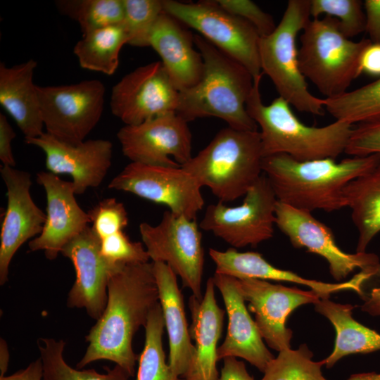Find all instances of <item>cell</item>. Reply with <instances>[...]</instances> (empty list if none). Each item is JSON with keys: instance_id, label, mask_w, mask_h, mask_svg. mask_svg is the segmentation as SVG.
Returning a JSON list of instances; mask_svg holds the SVG:
<instances>
[{"instance_id": "obj_14", "label": "cell", "mask_w": 380, "mask_h": 380, "mask_svg": "<svg viewBox=\"0 0 380 380\" xmlns=\"http://www.w3.org/2000/svg\"><path fill=\"white\" fill-rule=\"evenodd\" d=\"M117 137L123 155L133 163L178 167L193 156L188 122L176 112L125 125Z\"/></svg>"}, {"instance_id": "obj_13", "label": "cell", "mask_w": 380, "mask_h": 380, "mask_svg": "<svg viewBox=\"0 0 380 380\" xmlns=\"http://www.w3.org/2000/svg\"><path fill=\"white\" fill-rule=\"evenodd\" d=\"M179 95L161 61H155L136 68L113 87L110 107L125 125H135L176 112Z\"/></svg>"}, {"instance_id": "obj_30", "label": "cell", "mask_w": 380, "mask_h": 380, "mask_svg": "<svg viewBox=\"0 0 380 380\" xmlns=\"http://www.w3.org/2000/svg\"><path fill=\"white\" fill-rule=\"evenodd\" d=\"M322 102L336 120L351 125L380 120V77L340 96L322 99Z\"/></svg>"}, {"instance_id": "obj_46", "label": "cell", "mask_w": 380, "mask_h": 380, "mask_svg": "<svg viewBox=\"0 0 380 380\" xmlns=\"http://www.w3.org/2000/svg\"><path fill=\"white\" fill-rule=\"evenodd\" d=\"M362 299L364 302L360 306L362 311L372 316H380V287L372 289Z\"/></svg>"}, {"instance_id": "obj_33", "label": "cell", "mask_w": 380, "mask_h": 380, "mask_svg": "<svg viewBox=\"0 0 380 380\" xmlns=\"http://www.w3.org/2000/svg\"><path fill=\"white\" fill-rule=\"evenodd\" d=\"M56 8L79 24L82 35L124 20L123 0H58Z\"/></svg>"}, {"instance_id": "obj_12", "label": "cell", "mask_w": 380, "mask_h": 380, "mask_svg": "<svg viewBox=\"0 0 380 380\" xmlns=\"http://www.w3.org/2000/svg\"><path fill=\"white\" fill-rule=\"evenodd\" d=\"M108 188L165 205L174 214L192 220L204 205L202 186L181 166L131 162L113 177Z\"/></svg>"}, {"instance_id": "obj_1", "label": "cell", "mask_w": 380, "mask_h": 380, "mask_svg": "<svg viewBox=\"0 0 380 380\" xmlns=\"http://www.w3.org/2000/svg\"><path fill=\"white\" fill-rule=\"evenodd\" d=\"M158 303L153 262L126 264L118 269L108 282L105 310L86 336L89 344L77 368L106 360L134 376L139 356L132 340Z\"/></svg>"}, {"instance_id": "obj_26", "label": "cell", "mask_w": 380, "mask_h": 380, "mask_svg": "<svg viewBox=\"0 0 380 380\" xmlns=\"http://www.w3.org/2000/svg\"><path fill=\"white\" fill-rule=\"evenodd\" d=\"M37 63L27 61L7 67L0 64V104L11 115L25 139L34 138L44 132L33 76Z\"/></svg>"}, {"instance_id": "obj_11", "label": "cell", "mask_w": 380, "mask_h": 380, "mask_svg": "<svg viewBox=\"0 0 380 380\" xmlns=\"http://www.w3.org/2000/svg\"><path fill=\"white\" fill-rule=\"evenodd\" d=\"M244 196L242 204L234 207L221 201L209 205L200 228L212 232L233 248L255 247L270 239L278 201L263 173Z\"/></svg>"}, {"instance_id": "obj_31", "label": "cell", "mask_w": 380, "mask_h": 380, "mask_svg": "<svg viewBox=\"0 0 380 380\" xmlns=\"http://www.w3.org/2000/svg\"><path fill=\"white\" fill-rule=\"evenodd\" d=\"M37 344L43 366L42 380H129L131 377L117 365L113 369L105 367V373L70 367L63 358L65 342L61 339L40 338Z\"/></svg>"}, {"instance_id": "obj_47", "label": "cell", "mask_w": 380, "mask_h": 380, "mask_svg": "<svg viewBox=\"0 0 380 380\" xmlns=\"http://www.w3.org/2000/svg\"><path fill=\"white\" fill-rule=\"evenodd\" d=\"M9 363V352L6 342L0 339V376H5Z\"/></svg>"}, {"instance_id": "obj_39", "label": "cell", "mask_w": 380, "mask_h": 380, "mask_svg": "<svg viewBox=\"0 0 380 380\" xmlns=\"http://www.w3.org/2000/svg\"><path fill=\"white\" fill-rule=\"evenodd\" d=\"M225 11L250 23L260 37L270 34L277 25L272 16L250 0H215Z\"/></svg>"}, {"instance_id": "obj_36", "label": "cell", "mask_w": 380, "mask_h": 380, "mask_svg": "<svg viewBox=\"0 0 380 380\" xmlns=\"http://www.w3.org/2000/svg\"><path fill=\"white\" fill-rule=\"evenodd\" d=\"M335 18L348 39L365 31L366 16L363 3L359 0H310V15Z\"/></svg>"}, {"instance_id": "obj_44", "label": "cell", "mask_w": 380, "mask_h": 380, "mask_svg": "<svg viewBox=\"0 0 380 380\" xmlns=\"http://www.w3.org/2000/svg\"><path fill=\"white\" fill-rule=\"evenodd\" d=\"M218 380H255L248 372L243 361L236 357H229L223 359Z\"/></svg>"}, {"instance_id": "obj_16", "label": "cell", "mask_w": 380, "mask_h": 380, "mask_svg": "<svg viewBox=\"0 0 380 380\" xmlns=\"http://www.w3.org/2000/svg\"><path fill=\"white\" fill-rule=\"evenodd\" d=\"M238 280L262 339L278 352L291 348L293 331L286 327L289 316L300 305L316 303L321 298L319 294L311 289L304 291L262 279Z\"/></svg>"}, {"instance_id": "obj_7", "label": "cell", "mask_w": 380, "mask_h": 380, "mask_svg": "<svg viewBox=\"0 0 380 380\" xmlns=\"http://www.w3.org/2000/svg\"><path fill=\"white\" fill-rule=\"evenodd\" d=\"M310 16V0H289L274 31L260 37L259 56L262 72L270 78L279 96L300 112L322 115V99L309 91L298 59L296 37Z\"/></svg>"}, {"instance_id": "obj_18", "label": "cell", "mask_w": 380, "mask_h": 380, "mask_svg": "<svg viewBox=\"0 0 380 380\" xmlns=\"http://www.w3.org/2000/svg\"><path fill=\"white\" fill-rule=\"evenodd\" d=\"M0 173L7 197L0 234V284L4 285L8 281L14 255L23 243L40 234L46 222V213L31 196L30 173L4 165Z\"/></svg>"}, {"instance_id": "obj_37", "label": "cell", "mask_w": 380, "mask_h": 380, "mask_svg": "<svg viewBox=\"0 0 380 380\" xmlns=\"http://www.w3.org/2000/svg\"><path fill=\"white\" fill-rule=\"evenodd\" d=\"M88 214L92 224L91 229L100 240L123 231L129 222L124 205L114 198L101 201Z\"/></svg>"}, {"instance_id": "obj_17", "label": "cell", "mask_w": 380, "mask_h": 380, "mask_svg": "<svg viewBox=\"0 0 380 380\" xmlns=\"http://www.w3.org/2000/svg\"><path fill=\"white\" fill-rule=\"evenodd\" d=\"M61 253L72 262L76 274L67 305L84 308L89 316L97 320L107 303L110 278L124 265L113 263L102 255L101 240L89 226L68 242Z\"/></svg>"}, {"instance_id": "obj_2", "label": "cell", "mask_w": 380, "mask_h": 380, "mask_svg": "<svg viewBox=\"0 0 380 380\" xmlns=\"http://www.w3.org/2000/svg\"><path fill=\"white\" fill-rule=\"evenodd\" d=\"M380 154L297 160L286 154L263 158L262 173L278 201L312 213L333 212L346 207L345 187L373 168Z\"/></svg>"}, {"instance_id": "obj_19", "label": "cell", "mask_w": 380, "mask_h": 380, "mask_svg": "<svg viewBox=\"0 0 380 380\" xmlns=\"http://www.w3.org/2000/svg\"><path fill=\"white\" fill-rule=\"evenodd\" d=\"M25 142L44 151L49 172L71 176L76 195L99 186L111 167L113 144L106 139H88L71 144L45 132L37 137L25 139Z\"/></svg>"}, {"instance_id": "obj_42", "label": "cell", "mask_w": 380, "mask_h": 380, "mask_svg": "<svg viewBox=\"0 0 380 380\" xmlns=\"http://www.w3.org/2000/svg\"><path fill=\"white\" fill-rule=\"evenodd\" d=\"M365 32L372 43L380 44V0H365Z\"/></svg>"}, {"instance_id": "obj_43", "label": "cell", "mask_w": 380, "mask_h": 380, "mask_svg": "<svg viewBox=\"0 0 380 380\" xmlns=\"http://www.w3.org/2000/svg\"><path fill=\"white\" fill-rule=\"evenodd\" d=\"M360 74L380 77V44L370 42L360 58Z\"/></svg>"}, {"instance_id": "obj_3", "label": "cell", "mask_w": 380, "mask_h": 380, "mask_svg": "<svg viewBox=\"0 0 380 380\" xmlns=\"http://www.w3.org/2000/svg\"><path fill=\"white\" fill-rule=\"evenodd\" d=\"M194 41L203 60V72L196 84L179 91L176 113L187 122L215 117L236 129L258 131L246 110L253 75L200 34H194Z\"/></svg>"}, {"instance_id": "obj_34", "label": "cell", "mask_w": 380, "mask_h": 380, "mask_svg": "<svg viewBox=\"0 0 380 380\" xmlns=\"http://www.w3.org/2000/svg\"><path fill=\"white\" fill-rule=\"evenodd\" d=\"M312 352L306 344L298 349L279 352L268 365L260 380H327L322 374L324 360H312Z\"/></svg>"}, {"instance_id": "obj_21", "label": "cell", "mask_w": 380, "mask_h": 380, "mask_svg": "<svg viewBox=\"0 0 380 380\" xmlns=\"http://www.w3.org/2000/svg\"><path fill=\"white\" fill-rule=\"evenodd\" d=\"M212 278L222 295L228 317L227 334L217 348L218 361L229 357H241L264 373L274 357L248 311L238 279L217 273Z\"/></svg>"}, {"instance_id": "obj_35", "label": "cell", "mask_w": 380, "mask_h": 380, "mask_svg": "<svg viewBox=\"0 0 380 380\" xmlns=\"http://www.w3.org/2000/svg\"><path fill=\"white\" fill-rule=\"evenodd\" d=\"M123 25L128 35V44L149 46L152 30L164 12L163 0H123Z\"/></svg>"}, {"instance_id": "obj_32", "label": "cell", "mask_w": 380, "mask_h": 380, "mask_svg": "<svg viewBox=\"0 0 380 380\" xmlns=\"http://www.w3.org/2000/svg\"><path fill=\"white\" fill-rule=\"evenodd\" d=\"M144 327V346L139 356L136 380H184L172 373L165 360L163 346L165 322L160 303L151 311Z\"/></svg>"}, {"instance_id": "obj_20", "label": "cell", "mask_w": 380, "mask_h": 380, "mask_svg": "<svg viewBox=\"0 0 380 380\" xmlns=\"http://www.w3.org/2000/svg\"><path fill=\"white\" fill-rule=\"evenodd\" d=\"M37 182L43 186L46 198V222L39 235L30 240V251H44L54 260L63 247L91 223L88 213L75 198L73 183L60 179L50 172H39Z\"/></svg>"}, {"instance_id": "obj_28", "label": "cell", "mask_w": 380, "mask_h": 380, "mask_svg": "<svg viewBox=\"0 0 380 380\" xmlns=\"http://www.w3.org/2000/svg\"><path fill=\"white\" fill-rule=\"evenodd\" d=\"M343 194L358 234L356 252H366L380 232V159L369 171L351 181Z\"/></svg>"}, {"instance_id": "obj_22", "label": "cell", "mask_w": 380, "mask_h": 380, "mask_svg": "<svg viewBox=\"0 0 380 380\" xmlns=\"http://www.w3.org/2000/svg\"><path fill=\"white\" fill-rule=\"evenodd\" d=\"M209 255L215 265V272L238 279L247 278L281 281L295 283L310 287L321 298H329L331 293L352 290L362 298L363 284L370 279L364 271L355 274L347 281L326 283L303 278L293 272L274 267L257 252H239L234 248L224 251L210 248Z\"/></svg>"}, {"instance_id": "obj_40", "label": "cell", "mask_w": 380, "mask_h": 380, "mask_svg": "<svg viewBox=\"0 0 380 380\" xmlns=\"http://www.w3.org/2000/svg\"><path fill=\"white\" fill-rule=\"evenodd\" d=\"M345 153L352 156L380 154V120L353 127Z\"/></svg>"}, {"instance_id": "obj_4", "label": "cell", "mask_w": 380, "mask_h": 380, "mask_svg": "<svg viewBox=\"0 0 380 380\" xmlns=\"http://www.w3.org/2000/svg\"><path fill=\"white\" fill-rule=\"evenodd\" d=\"M262 76L254 78L246 110L260 128L264 157L286 154L297 160L305 161L336 159L345 152L353 125L336 120L324 127L308 126L296 116L291 105L281 96L269 105H265L260 91Z\"/></svg>"}, {"instance_id": "obj_29", "label": "cell", "mask_w": 380, "mask_h": 380, "mask_svg": "<svg viewBox=\"0 0 380 380\" xmlns=\"http://www.w3.org/2000/svg\"><path fill=\"white\" fill-rule=\"evenodd\" d=\"M128 41L123 23L112 25L82 35L73 53L81 68L112 75L118 68L120 51Z\"/></svg>"}, {"instance_id": "obj_45", "label": "cell", "mask_w": 380, "mask_h": 380, "mask_svg": "<svg viewBox=\"0 0 380 380\" xmlns=\"http://www.w3.org/2000/svg\"><path fill=\"white\" fill-rule=\"evenodd\" d=\"M43 366L41 358L31 362L25 369L9 376H0V380H42Z\"/></svg>"}, {"instance_id": "obj_48", "label": "cell", "mask_w": 380, "mask_h": 380, "mask_svg": "<svg viewBox=\"0 0 380 380\" xmlns=\"http://www.w3.org/2000/svg\"><path fill=\"white\" fill-rule=\"evenodd\" d=\"M371 380H380V373H376L375 372H372V379Z\"/></svg>"}, {"instance_id": "obj_38", "label": "cell", "mask_w": 380, "mask_h": 380, "mask_svg": "<svg viewBox=\"0 0 380 380\" xmlns=\"http://www.w3.org/2000/svg\"><path fill=\"white\" fill-rule=\"evenodd\" d=\"M101 252L107 260L115 264L143 263L150 259L143 243L132 241L123 231L101 239Z\"/></svg>"}, {"instance_id": "obj_25", "label": "cell", "mask_w": 380, "mask_h": 380, "mask_svg": "<svg viewBox=\"0 0 380 380\" xmlns=\"http://www.w3.org/2000/svg\"><path fill=\"white\" fill-rule=\"evenodd\" d=\"M152 262L159 303L169 338L168 364L175 376L183 378L189 369L194 348L188 328L183 296L177 284V274L170 266L161 262Z\"/></svg>"}, {"instance_id": "obj_24", "label": "cell", "mask_w": 380, "mask_h": 380, "mask_svg": "<svg viewBox=\"0 0 380 380\" xmlns=\"http://www.w3.org/2000/svg\"><path fill=\"white\" fill-rule=\"evenodd\" d=\"M212 277L206 283L201 300L189 299L191 314V338L195 341L191 361L184 380H218L217 343L220 338L225 311L217 303Z\"/></svg>"}, {"instance_id": "obj_15", "label": "cell", "mask_w": 380, "mask_h": 380, "mask_svg": "<svg viewBox=\"0 0 380 380\" xmlns=\"http://www.w3.org/2000/svg\"><path fill=\"white\" fill-rule=\"evenodd\" d=\"M275 217V224L289 238L292 246L305 248L324 258L331 275L338 281L356 269H380L379 258L374 253H348L342 251L336 244L331 229L310 212L277 201Z\"/></svg>"}, {"instance_id": "obj_10", "label": "cell", "mask_w": 380, "mask_h": 380, "mask_svg": "<svg viewBox=\"0 0 380 380\" xmlns=\"http://www.w3.org/2000/svg\"><path fill=\"white\" fill-rule=\"evenodd\" d=\"M139 230L150 259L169 265L183 286L201 300L204 249L196 221L168 210L158 224L141 222Z\"/></svg>"}, {"instance_id": "obj_9", "label": "cell", "mask_w": 380, "mask_h": 380, "mask_svg": "<svg viewBox=\"0 0 380 380\" xmlns=\"http://www.w3.org/2000/svg\"><path fill=\"white\" fill-rule=\"evenodd\" d=\"M37 94L46 132L68 144L84 141L103 112L106 87L98 80L37 85Z\"/></svg>"}, {"instance_id": "obj_23", "label": "cell", "mask_w": 380, "mask_h": 380, "mask_svg": "<svg viewBox=\"0 0 380 380\" xmlns=\"http://www.w3.org/2000/svg\"><path fill=\"white\" fill-rule=\"evenodd\" d=\"M165 11L150 36L149 46L159 55L175 87L182 91L196 84L203 72V60L194 49V34Z\"/></svg>"}, {"instance_id": "obj_5", "label": "cell", "mask_w": 380, "mask_h": 380, "mask_svg": "<svg viewBox=\"0 0 380 380\" xmlns=\"http://www.w3.org/2000/svg\"><path fill=\"white\" fill-rule=\"evenodd\" d=\"M260 132L230 127L181 167L222 203L245 196L262 175Z\"/></svg>"}, {"instance_id": "obj_27", "label": "cell", "mask_w": 380, "mask_h": 380, "mask_svg": "<svg viewBox=\"0 0 380 380\" xmlns=\"http://www.w3.org/2000/svg\"><path fill=\"white\" fill-rule=\"evenodd\" d=\"M314 305L315 310L327 318L336 331L334 350L323 360L327 368H331L347 355L380 350V334L353 318L355 306L337 303L329 298H320Z\"/></svg>"}, {"instance_id": "obj_6", "label": "cell", "mask_w": 380, "mask_h": 380, "mask_svg": "<svg viewBox=\"0 0 380 380\" xmlns=\"http://www.w3.org/2000/svg\"><path fill=\"white\" fill-rule=\"evenodd\" d=\"M298 59L300 72L325 98L347 91L360 76V58L369 39L353 42L333 17L310 19L302 30Z\"/></svg>"}, {"instance_id": "obj_8", "label": "cell", "mask_w": 380, "mask_h": 380, "mask_svg": "<svg viewBox=\"0 0 380 380\" xmlns=\"http://www.w3.org/2000/svg\"><path fill=\"white\" fill-rule=\"evenodd\" d=\"M163 3L165 13L238 61L253 78L263 75L259 56L260 36L250 23L225 11L215 1Z\"/></svg>"}, {"instance_id": "obj_41", "label": "cell", "mask_w": 380, "mask_h": 380, "mask_svg": "<svg viewBox=\"0 0 380 380\" xmlns=\"http://www.w3.org/2000/svg\"><path fill=\"white\" fill-rule=\"evenodd\" d=\"M15 137L7 118L0 113V160L4 166L15 167V160L12 151L11 141Z\"/></svg>"}]
</instances>
